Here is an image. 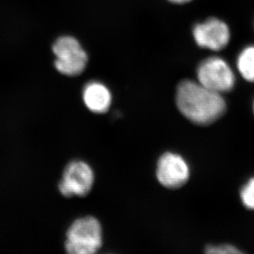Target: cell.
Listing matches in <instances>:
<instances>
[{"instance_id":"obj_1","label":"cell","mask_w":254,"mask_h":254,"mask_svg":"<svg viewBox=\"0 0 254 254\" xmlns=\"http://www.w3.org/2000/svg\"><path fill=\"white\" fill-rule=\"evenodd\" d=\"M177 107L183 115L198 126H208L225 113L227 104L223 94L205 88L199 82L182 81L176 92Z\"/></svg>"},{"instance_id":"obj_2","label":"cell","mask_w":254,"mask_h":254,"mask_svg":"<svg viewBox=\"0 0 254 254\" xmlns=\"http://www.w3.org/2000/svg\"><path fill=\"white\" fill-rule=\"evenodd\" d=\"M102 245V225L91 215L74 220L66 232V254H97Z\"/></svg>"},{"instance_id":"obj_3","label":"cell","mask_w":254,"mask_h":254,"mask_svg":"<svg viewBox=\"0 0 254 254\" xmlns=\"http://www.w3.org/2000/svg\"><path fill=\"white\" fill-rule=\"evenodd\" d=\"M196 76L200 84L220 94L230 92L236 83L235 73L231 66L218 57H209L200 62Z\"/></svg>"},{"instance_id":"obj_4","label":"cell","mask_w":254,"mask_h":254,"mask_svg":"<svg viewBox=\"0 0 254 254\" xmlns=\"http://www.w3.org/2000/svg\"><path fill=\"white\" fill-rule=\"evenodd\" d=\"M52 51L56 56L55 66L60 73L75 77L83 73L88 64V56L78 40L64 36L55 42Z\"/></svg>"},{"instance_id":"obj_5","label":"cell","mask_w":254,"mask_h":254,"mask_svg":"<svg viewBox=\"0 0 254 254\" xmlns=\"http://www.w3.org/2000/svg\"><path fill=\"white\" fill-rule=\"evenodd\" d=\"M93 184L94 173L92 168L85 162L75 160L66 166L58 188L64 197H83L90 192Z\"/></svg>"},{"instance_id":"obj_6","label":"cell","mask_w":254,"mask_h":254,"mask_svg":"<svg viewBox=\"0 0 254 254\" xmlns=\"http://www.w3.org/2000/svg\"><path fill=\"white\" fill-rule=\"evenodd\" d=\"M193 37L199 47L219 52L230 43L231 32L226 22L216 17H210L195 25Z\"/></svg>"},{"instance_id":"obj_7","label":"cell","mask_w":254,"mask_h":254,"mask_svg":"<svg viewBox=\"0 0 254 254\" xmlns=\"http://www.w3.org/2000/svg\"><path fill=\"white\" fill-rule=\"evenodd\" d=\"M156 177L162 186L169 189H180L189 181V164L181 155L167 152L158 161Z\"/></svg>"},{"instance_id":"obj_8","label":"cell","mask_w":254,"mask_h":254,"mask_svg":"<svg viewBox=\"0 0 254 254\" xmlns=\"http://www.w3.org/2000/svg\"><path fill=\"white\" fill-rule=\"evenodd\" d=\"M83 102L86 107L93 113H105L112 103V94L107 87L99 82L93 81L84 87Z\"/></svg>"},{"instance_id":"obj_9","label":"cell","mask_w":254,"mask_h":254,"mask_svg":"<svg viewBox=\"0 0 254 254\" xmlns=\"http://www.w3.org/2000/svg\"><path fill=\"white\" fill-rule=\"evenodd\" d=\"M236 67L245 80L254 83V46L243 49L238 56Z\"/></svg>"},{"instance_id":"obj_10","label":"cell","mask_w":254,"mask_h":254,"mask_svg":"<svg viewBox=\"0 0 254 254\" xmlns=\"http://www.w3.org/2000/svg\"><path fill=\"white\" fill-rule=\"evenodd\" d=\"M240 196L246 207L254 210V178L250 179L244 186L240 192Z\"/></svg>"},{"instance_id":"obj_11","label":"cell","mask_w":254,"mask_h":254,"mask_svg":"<svg viewBox=\"0 0 254 254\" xmlns=\"http://www.w3.org/2000/svg\"><path fill=\"white\" fill-rule=\"evenodd\" d=\"M205 254H245L231 245H210L205 249Z\"/></svg>"},{"instance_id":"obj_12","label":"cell","mask_w":254,"mask_h":254,"mask_svg":"<svg viewBox=\"0 0 254 254\" xmlns=\"http://www.w3.org/2000/svg\"><path fill=\"white\" fill-rule=\"evenodd\" d=\"M167 1L175 3V4H184V3L190 2L191 0H167Z\"/></svg>"},{"instance_id":"obj_13","label":"cell","mask_w":254,"mask_h":254,"mask_svg":"<svg viewBox=\"0 0 254 254\" xmlns=\"http://www.w3.org/2000/svg\"><path fill=\"white\" fill-rule=\"evenodd\" d=\"M253 109H254V106H253Z\"/></svg>"}]
</instances>
